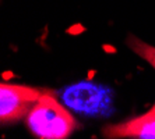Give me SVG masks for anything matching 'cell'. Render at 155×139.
Here are the masks:
<instances>
[{
    "instance_id": "1",
    "label": "cell",
    "mask_w": 155,
    "mask_h": 139,
    "mask_svg": "<svg viewBox=\"0 0 155 139\" xmlns=\"http://www.w3.org/2000/svg\"><path fill=\"white\" fill-rule=\"evenodd\" d=\"M25 121L32 135L41 139H66L77 129V121L70 109L49 90L31 109Z\"/></svg>"
},
{
    "instance_id": "2",
    "label": "cell",
    "mask_w": 155,
    "mask_h": 139,
    "mask_svg": "<svg viewBox=\"0 0 155 139\" xmlns=\"http://www.w3.org/2000/svg\"><path fill=\"white\" fill-rule=\"evenodd\" d=\"M61 102L70 110L90 117H108L115 111L113 90L92 81H80L60 90Z\"/></svg>"
},
{
    "instance_id": "3",
    "label": "cell",
    "mask_w": 155,
    "mask_h": 139,
    "mask_svg": "<svg viewBox=\"0 0 155 139\" xmlns=\"http://www.w3.org/2000/svg\"><path fill=\"white\" fill-rule=\"evenodd\" d=\"M48 90L27 85L2 82L0 85V121L2 125L25 118L35 103Z\"/></svg>"
},
{
    "instance_id": "4",
    "label": "cell",
    "mask_w": 155,
    "mask_h": 139,
    "mask_svg": "<svg viewBox=\"0 0 155 139\" xmlns=\"http://www.w3.org/2000/svg\"><path fill=\"white\" fill-rule=\"evenodd\" d=\"M102 135L109 139L140 138L155 139V107L138 117L130 118L119 124L108 125L102 129Z\"/></svg>"
},
{
    "instance_id": "5",
    "label": "cell",
    "mask_w": 155,
    "mask_h": 139,
    "mask_svg": "<svg viewBox=\"0 0 155 139\" xmlns=\"http://www.w3.org/2000/svg\"><path fill=\"white\" fill-rule=\"evenodd\" d=\"M126 43L133 53H136L138 57L143 58L145 63H148L155 70V46L144 42V40H141L140 38H137L134 35L127 36Z\"/></svg>"
},
{
    "instance_id": "6",
    "label": "cell",
    "mask_w": 155,
    "mask_h": 139,
    "mask_svg": "<svg viewBox=\"0 0 155 139\" xmlns=\"http://www.w3.org/2000/svg\"><path fill=\"white\" fill-rule=\"evenodd\" d=\"M154 107H155V104H154Z\"/></svg>"
}]
</instances>
